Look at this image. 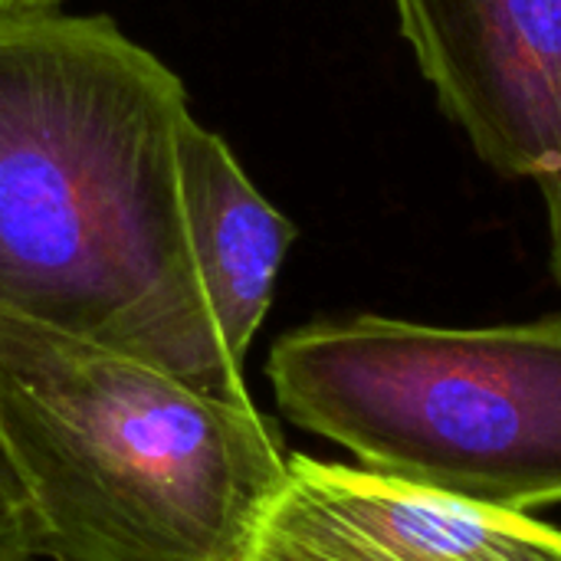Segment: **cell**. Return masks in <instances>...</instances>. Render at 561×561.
<instances>
[{
  "mask_svg": "<svg viewBox=\"0 0 561 561\" xmlns=\"http://www.w3.org/2000/svg\"><path fill=\"white\" fill-rule=\"evenodd\" d=\"M33 526L23 503V493L16 486V477L7 463V454L0 447V561H33Z\"/></svg>",
  "mask_w": 561,
  "mask_h": 561,
  "instance_id": "ba28073f",
  "label": "cell"
},
{
  "mask_svg": "<svg viewBox=\"0 0 561 561\" xmlns=\"http://www.w3.org/2000/svg\"><path fill=\"white\" fill-rule=\"evenodd\" d=\"M266 375L283 414L362 470L510 513L561 503V316L316 319L276 339Z\"/></svg>",
  "mask_w": 561,
  "mask_h": 561,
  "instance_id": "3957f363",
  "label": "cell"
},
{
  "mask_svg": "<svg viewBox=\"0 0 561 561\" xmlns=\"http://www.w3.org/2000/svg\"><path fill=\"white\" fill-rule=\"evenodd\" d=\"M187 115L115 20L0 13V309L247 394L187 247Z\"/></svg>",
  "mask_w": 561,
  "mask_h": 561,
  "instance_id": "6da1fadb",
  "label": "cell"
},
{
  "mask_svg": "<svg viewBox=\"0 0 561 561\" xmlns=\"http://www.w3.org/2000/svg\"><path fill=\"white\" fill-rule=\"evenodd\" d=\"M440 112L503 178L533 181L561 286V0H394Z\"/></svg>",
  "mask_w": 561,
  "mask_h": 561,
  "instance_id": "277c9868",
  "label": "cell"
},
{
  "mask_svg": "<svg viewBox=\"0 0 561 561\" xmlns=\"http://www.w3.org/2000/svg\"><path fill=\"white\" fill-rule=\"evenodd\" d=\"M62 0H0V13H23V10H56Z\"/></svg>",
  "mask_w": 561,
  "mask_h": 561,
  "instance_id": "9c48e42d",
  "label": "cell"
},
{
  "mask_svg": "<svg viewBox=\"0 0 561 561\" xmlns=\"http://www.w3.org/2000/svg\"><path fill=\"white\" fill-rule=\"evenodd\" d=\"M178 171L187 247L204 299L224 348L243 365L273 306L296 224L256 191L227 141L194 115L181 125Z\"/></svg>",
  "mask_w": 561,
  "mask_h": 561,
  "instance_id": "8992f818",
  "label": "cell"
},
{
  "mask_svg": "<svg viewBox=\"0 0 561 561\" xmlns=\"http://www.w3.org/2000/svg\"><path fill=\"white\" fill-rule=\"evenodd\" d=\"M276 506L342 561H561V533L529 513L302 454Z\"/></svg>",
  "mask_w": 561,
  "mask_h": 561,
  "instance_id": "5b68a950",
  "label": "cell"
},
{
  "mask_svg": "<svg viewBox=\"0 0 561 561\" xmlns=\"http://www.w3.org/2000/svg\"><path fill=\"white\" fill-rule=\"evenodd\" d=\"M0 447L49 561H243L289 480L250 394L3 309Z\"/></svg>",
  "mask_w": 561,
  "mask_h": 561,
  "instance_id": "7a4b0ae2",
  "label": "cell"
},
{
  "mask_svg": "<svg viewBox=\"0 0 561 561\" xmlns=\"http://www.w3.org/2000/svg\"><path fill=\"white\" fill-rule=\"evenodd\" d=\"M243 561H342L325 549L316 536H309L299 523H293L276 503L263 516L253 546Z\"/></svg>",
  "mask_w": 561,
  "mask_h": 561,
  "instance_id": "52a82bcc",
  "label": "cell"
}]
</instances>
